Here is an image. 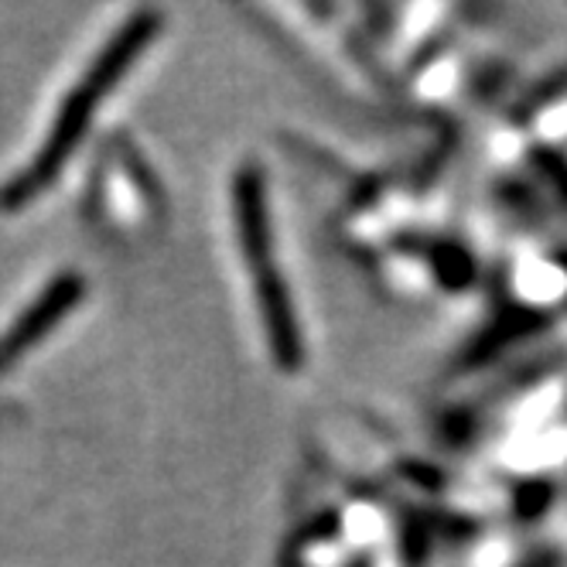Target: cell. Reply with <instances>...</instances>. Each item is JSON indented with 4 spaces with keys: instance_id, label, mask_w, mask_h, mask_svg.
<instances>
[{
    "instance_id": "obj_1",
    "label": "cell",
    "mask_w": 567,
    "mask_h": 567,
    "mask_svg": "<svg viewBox=\"0 0 567 567\" xmlns=\"http://www.w3.org/2000/svg\"><path fill=\"white\" fill-rule=\"evenodd\" d=\"M157 31H161V14L157 11H141L110 38V42L103 45V52L96 55V62L83 72V79L75 83V90L65 96L42 151L31 157V165L14 182H8L4 188H0V209L28 206L31 198H38L59 178V172L69 165V157L75 154V147L83 144L86 127H90V120L96 116L100 103L110 96V90L120 83V79L131 72V65L154 42Z\"/></svg>"
},
{
    "instance_id": "obj_2",
    "label": "cell",
    "mask_w": 567,
    "mask_h": 567,
    "mask_svg": "<svg viewBox=\"0 0 567 567\" xmlns=\"http://www.w3.org/2000/svg\"><path fill=\"white\" fill-rule=\"evenodd\" d=\"M236 226H239L243 257H247L254 288H257L270 352L280 370H298L305 349H301V332H298L288 284H284V277L274 264L267 188H264V172L257 165L239 168V175H236Z\"/></svg>"
},
{
    "instance_id": "obj_3",
    "label": "cell",
    "mask_w": 567,
    "mask_h": 567,
    "mask_svg": "<svg viewBox=\"0 0 567 567\" xmlns=\"http://www.w3.org/2000/svg\"><path fill=\"white\" fill-rule=\"evenodd\" d=\"M79 298H83V280H79L75 274L55 277L42 291V298L31 301V308H24L14 326L0 336V373H4L8 367H14V362L31 346L42 342L59 326V321L79 305Z\"/></svg>"
}]
</instances>
